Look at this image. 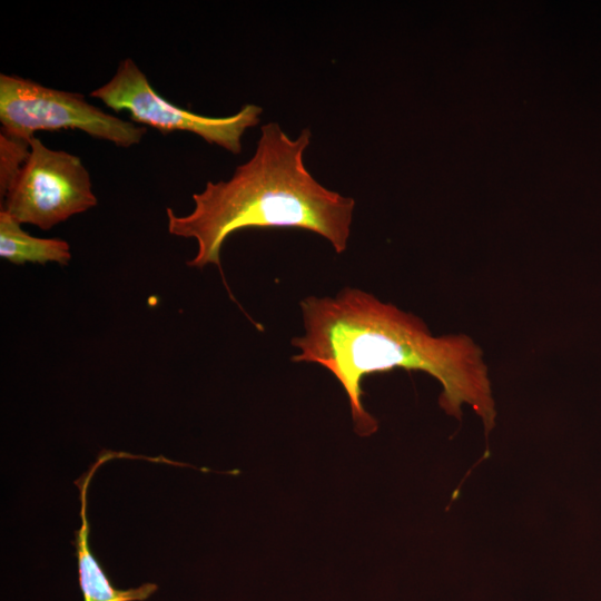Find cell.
<instances>
[{
	"label": "cell",
	"instance_id": "6da1fadb",
	"mask_svg": "<svg viewBox=\"0 0 601 601\" xmlns=\"http://www.w3.org/2000/svg\"><path fill=\"white\" fill-rule=\"evenodd\" d=\"M299 305L305 332L292 339L299 349L292 361L319 364L337 378L359 434L376 428L363 405V380L396 367L435 377L443 387L441 405L450 413L469 403L486 424L492 422L487 367L470 336H434L420 317L357 288L335 297L308 296Z\"/></svg>",
	"mask_w": 601,
	"mask_h": 601
},
{
	"label": "cell",
	"instance_id": "7a4b0ae2",
	"mask_svg": "<svg viewBox=\"0 0 601 601\" xmlns=\"http://www.w3.org/2000/svg\"><path fill=\"white\" fill-rule=\"evenodd\" d=\"M311 138L308 128L290 138L277 122H267L253 156L228 180L208 181L194 194L188 215L167 208L168 231L197 242L189 266L214 264L223 272L224 242L246 228L305 229L327 239L337 254L346 250L355 200L327 189L308 171L304 154Z\"/></svg>",
	"mask_w": 601,
	"mask_h": 601
},
{
	"label": "cell",
	"instance_id": "3957f363",
	"mask_svg": "<svg viewBox=\"0 0 601 601\" xmlns=\"http://www.w3.org/2000/svg\"><path fill=\"white\" fill-rule=\"evenodd\" d=\"M1 131L29 141L37 131L81 130L118 147L129 148L147 132L89 104L79 92L63 91L17 75H0Z\"/></svg>",
	"mask_w": 601,
	"mask_h": 601
},
{
	"label": "cell",
	"instance_id": "277c9868",
	"mask_svg": "<svg viewBox=\"0 0 601 601\" xmlns=\"http://www.w3.org/2000/svg\"><path fill=\"white\" fill-rule=\"evenodd\" d=\"M19 175L1 199V210L22 224L48 230L97 205L81 159L50 149L36 136Z\"/></svg>",
	"mask_w": 601,
	"mask_h": 601
},
{
	"label": "cell",
	"instance_id": "5b68a950",
	"mask_svg": "<svg viewBox=\"0 0 601 601\" xmlns=\"http://www.w3.org/2000/svg\"><path fill=\"white\" fill-rule=\"evenodd\" d=\"M90 96L115 111L127 110L132 122L155 128L164 135L193 132L236 155L242 151L243 135L259 122L263 112V108L254 104L244 105L228 117H208L179 108L159 96L130 58L120 61L114 77Z\"/></svg>",
	"mask_w": 601,
	"mask_h": 601
},
{
	"label": "cell",
	"instance_id": "8992f818",
	"mask_svg": "<svg viewBox=\"0 0 601 601\" xmlns=\"http://www.w3.org/2000/svg\"><path fill=\"white\" fill-rule=\"evenodd\" d=\"M115 457H131L127 453L104 452L90 469L75 484L80 493L81 525L76 531V554L78 561V580L83 601H145L157 590L156 583L147 582L136 588L116 589L98 563L89 546V522L87 518V492L97 469Z\"/></svg>",
	"mask_w": 601,
	"mask_h": 601
},
{
	"label": "cell",
	"instance_id": "52a82bcc",
	"mask_svg": "<svg viewBox=\"0 0 601 601\" xmlns=\"http://www.w3.org/2000/svg\"><path fill=\"white\" fill-rule=\"evenodd\" d=\"M0 256L16 265L57 263L66 266L71 252L66 240L31 236L19 221L0 210Z\"/></svg>",
	"mask_w": 601,
	"mask_h": 601
},
{
	"label": "cell",
	"instance_id": "ba28073f",
	"mask_svg": "<svg viewBox=\"0 0 601 601\" xmlns=\"http://www.w3.org/2000/svg\"><path fill=\"white\" fill-rule=\"evenodd\" d=\"M30 152L29 141L0 131V197H4Z\"/></svg>",
	"mask_w": 601,
	"mask_h": 601
}]
</instances>
